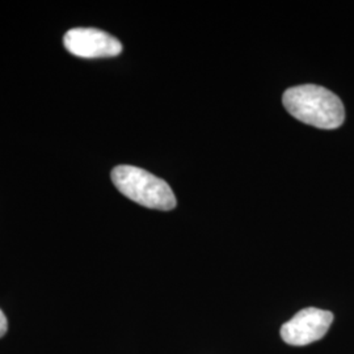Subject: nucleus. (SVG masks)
<instances>
[{
    "mask_svg": "<svg viewBox=\"0 0 354 354\" xmlns=\"http://www.w3.org/2000/svg\"><path fill=\"white\" fill-rule=\"evenodd\" d=\"M282 102L298 121L319 129H337L345 120L342 100L320 86L304 84L289 88L283 93Z\"/></svg>",
    "mask_w": 354,
    "mask_h": 354,
    "instance_id": "nucleus-1",
    "label": "nucleus"
},
{
    "mask_svg": "<svg viewBox=\"0 0 354 354\" xmlns=\"http://www.w3.org/2000/svg\"><path fill=\"white\" fill-rule=\"evenodd\" d=\"M112 181L125 197L145 207L168 212L176 206V197L165 180L138 167H115Z\"/></svg>",
    "mask_w": 354,
    "mask_h": 354,
    "instance_id": "nucleus-2",
    "label": "nucleus"
},
{
    "mask_svg": "<svg viewBox=\"0 0 354 354\" xmlns=\"http://www.w3.org/2000/svg\"><path fill=\"white\" fill-rule=\"evenodd\" d=\"M333 322L332 313L315 307L301 310L281 328L282 340L295 346H304L326 336Z\"/></svg>",
    "mask_w": 354,
    "mask_h": 354,
    "instance_id": "nucleus-3",
    "label": "nucleus"
},
{
    "mask_svg": "<svg viewBox=\"0 0 354 354\" xmlns=\"http://www.w3.org/2000/svg\"><path fill=\"white\" fill-rule=\"evenodd\" d=\"M64 48L79 58H106L121 54L117 38L96 28H74L64 37Z\"/></svg>",
    "mask_w": 354,
    "mask_h": 354,
    "instance_id": "nucleus-4",
    "label": "nucleus"
},
{
    "mask_svg": "<svg viewBox=\"0 0 354 354\" xmlns=\"http://www.w3.org/2000/svg\"><path fill=\"white\" fill-rule=\"evenodd\" d=\"M8 328V322H7V317L3 314V311L0 310V337H3L7 332Z\"/></svg>",
    "mask_w": 354,
    "mask_h": 354,
    "instance_id": "nucleus-5",
    "label": "nucleus"
}]
</instances>
